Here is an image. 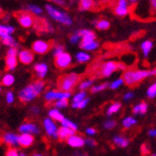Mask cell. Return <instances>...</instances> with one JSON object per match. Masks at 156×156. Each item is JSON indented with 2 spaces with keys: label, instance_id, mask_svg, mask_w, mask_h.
Here are the masks:
<instances>
[{
  "label": "cell",
  "instance_id": "obj_7",
  "mask_svg": "<svg viewBox=\"0 0 156 156\" xmlns=\"http://www.w3.org/2000/svg\"><path fill=\"white\" fill-rule=\"evenodd\" d=\"M51 46V42H47L44 40H37L32 45V50L38 54H44L50 51Z\"/></svg>",
  "mask_w": 156,
  "mask_h": 156
},
{
  "label": "cell",
  "instance_id": "obj_12",
  "mask_svg": "<svg viewBox=\"0 0 156 156\" xmlns=\"http://www.w3.org/2000/svg\"><path fill=\"white\" fill-rule=\"evenodd\" d=\"M43 124H44V127H45V130L47 132V134L51 136H53V137H58L57 136V127H56V124L53 122V121L51 119H45L44 122H43Z\"/></svg>",
  "mask_w": 156,
  "mask_h": 156
},
{
  "label": "cell",
  "instance_id": "obj_61",
  "mask_svg": "<svg viewBox=\"0 0 156 156\" xmlns=\"http://www.w3.org/2000/svg\"><path fill=\"white\" fill-rule=\"evenodd\" d=\"M151 156H156V153H152V154H151Z\"/></svg>",
  "mask_w": 156,
  "mask_h": 156
},
{
  "label": "cell",
  "instance_id": "obj_23",
  "mask_svg": "<svg viewBox=\"0 0 156 156\" xmlns=\"http://www.w3.org/2000/svg\"><path fill=\"white\" fill-rule=\"evenodd\" d=\"M17 66V58L14 57V56H8L7 55V58H6V68L9 71L11 70L15 69Z\"/></svg>",
  "mask_w": 156,
  "mask_h": 156
},
{
  "label": "cell",
  "instance_id": "obj_3",
  "mask_svg": "<svg viewBox=\"0 0 156 156\" xmlns=\"http://www.w3.org/2000/svg\"><path fill=\"white\" fill-rule=\"evenodd\" d=\"M80 80V75L77 73H70L59 78L58 80V88L64 92H70L75 85Z\"/></svg>",
  "mask_w": 156,
  "mask_h": 156
},
{
  "label": "cell",
  "instance_id": "obj_62",
  "mask_svg": "<svg viewBox=\"0 0 156 156\" xmlns=\"http://www.w3.org/2000/svg\"><path fill=\"white\" fill-rule=\"evenodd\" d=\"M0 91H1V88H0Z\"/></svg>",
  "mask_w": 156,
  "mask_h": 156
},
{
  "label": "cell",
  "instance_id": "obj_24",
  "mask_svg": "<svg viewBox=\"0 0 156 156\" xmlns=\"http://www.w3.org/2000/svg\"><path fill=\"white\" fill-rule=\"evenodd\" d=\"M49 116L52 120L57 121V122H62L65 119L64 115L62 114V113L58 109H56V108H52V109H51L49 111Z\"/></svg>",
  "mask_w": 156,
  "mask_h": 156
},
{
  "label": "cell",
  "instance_id": "obj_48",
  "mask_svg": "<svg viewBox=\"0 0 156 156\" xmlns=\"http://www.w3.org/2000/svg\"><path fill=\"white\" fill-rule=\"evenodd\" d=\"M17 53H18V51H17L16 48H10L8 51V56H14V57H16Z\"/></svg>",
  "mask_w": 156,
  "mask_h": 156
},
{
  "label": "cell",
  "instance_id": "obj_34",
  "mask_svg": "<svg viewBox=\"0 0 156 156\" xmlns=\"http://www.w3.org/2000/svg\"><path fill=\"white\" fill-rule=\"evenodd\" d=\"M147 95L149 98L152 99L156 96V82H154L153 84H151V86L148 88L147 90Z\"/></svg>",
  "mask_w": 156,
  "mask_h": 156
},
{
  "label": "cell",
  "instance_id": "obj_30",
  "mask_svg": "<svg viewBox=\"0 0 156 156\" xmlns=\"http://www.w3.org/2000/svg\"><path fill=\"white\" fill-rule=\"evenodd\" d=\"M136 123V120L134 117H126L122 120V125L124 128H130Z\"/></svg>",
  "mask_w": 156,
  "mask_h": 156
},
{
  "label": "cell",
  "instance_id": "obj_56",
  "mask_svg": "<svg viewBox=\"0 0 156 156\" xmlns=\"http://www.w3.org/2000/svg\"><path fill=\"white\" fill-rule=\"evenodd\" d=\"M150 75L151 76H156V67L151 69V70H150Z\"/></svg>",
  "mask_w": 156,
  "mask_h": 156
},
{
  "label": "cell",
  "instance_id": "obj_5",
  "mask_svg": "<svg viewBox=\"0 0 156 156\" xmlns=\"http://www.w3.org/2000/svg\"><path fill=\"white\" fill-rule=\"evenodd\" d=\"M15 16L18 20V22L20 23V24L23 27L25 28H29L31 27L34 23H35V18L32 14H30L29 12L26 11H22V12H16Z\"/></svg>",
  "mask_w": 156,
  "mask_h": 156
},
{
  "label": "cell",
  "instance_id": "obj_35",
  "mask_svg": "<svg viewBox=\"0 0 156 156\" xmlns=\"http://www.w3.org/2000/svg\"><path fill=\"white\" fill-rule=\"evenodd\" d=\"M108 86V83H102V84H99V85H96V86H94L92 87L91 89V92L93 94H95V93H98V92H101L103 90H105L107 87Z\"/></svg>",
  "mask_w": 156,
  "mask_h": 156
},
{
  "label": "cell",
  "instance_id": "obj_26",
  "mask_svg": "<svg viewBox=\"0 0 156 156\" xmlns=\"http://www.w3.org/2000/svg\"><path fill=\"white\" fill-rule=\"evenodd\" d=\"M76 59H77V61L79 62V63H86V62H88L90 59H91V56L88 54V53H86V52H84V51H80V52H79V53H77V55H76Z\"/></svg>",
  "mask_w": 156,
  "mask_h": 156
},
{
  "label": "cell",
  "instance_id": "obj_1",
  "mask_svg": "<svg viewBox=\"0 0 156 156\" xmlns=\"http://www.w3.org/2000/svg\"><path fill=\"white\" fill-rule=\"evenodd\" d=\"M45 87V83L42 80H36L30 85L26 86L19 93L20 100L23 103H27L35 99Z\"/></svg>",
  "mask_w": 156,
  "mask_h": 156
},
{
  "label": "cell",
  "instance_id": "obj_59",
  "mask_svg": "<svg viewBox=\"0 0 156 156\" xmlns=\"http://www.w3.org/2000/svg\"><path fill=\"white\" fill-rule=\"evenodd\" d=\"M34 156H42V155H41V154H38V153H35Z\"/></svg>",
  "mask_w": 156,
  "mask_h": 156
},
{
  "label": "cell",
  "instance_id": "obj_22",
  "mask_svg": "<svg viewBox=\"0 0 156 156\" xmlns=\"http://www.w3.org/2000/svg\"><path fill=\"white\" fill-rule=\"evenodd\" d=\"M113 142H114L115 145L122 147V148H125L129 145V140L121 136H116L113 137Z\"/></svg>",
  "mask_w": 156,
  "mask_h": 156
},
{
  "label": "cell",
  "instance_id": "obj_52",
  "mask_svg": "<svg viewBox=\"0 0 156 156\" xmlns=\"http://www.w3.org/2000/svg\"><path fill=\"white\" fill-rule=\"evenodd\" d=\"M95 133H96V131L94 128H87L86 129V134L89 135V136H94Z\"/></svg>",
  "mask_w": 156,
  "mask_h": 156
},
{
  "label": "cell",
  "instance_id": "obj_38",
  "mask_svg": "<svg viewBox=\"0 0 156 156\" xmlns=\"http://www.w3.org/2000/svg\"><path fill=\"white\" fill-rule=\"evenodd\" d=\"M122 83H123V80H122V78L117 79L116 80H114L112 83L109 84V88L112 89V90H115V89L119 88V87L121 86V85H122Z\"/></svg>",
  "mask_w": 156,
  "mask_h": 156
},
{
  "label": "cell",
  "instance_id": "obj_50",
  "mask_svg": "<svg viewBox=\"0 0 156 156\" xmlns=\"http://www.w3.org/2000/svg\"><path fill=\"white\" fill-rule=\"evenodd\" d=\"M134 97V94L133 93H131V92H129V93H126L124 95H123V100L124 101H129V100H131V99Z\"/></svg>",
  "mask_w": 156,
  "mask_h": 156
},
{
  "label": "cell",
  "instance_id": "obj_53",
  "mask_svg": "<svg viewBox=\"0 0 156 156\" xmlns=\"http://www.w3.org/2000/svg\"><path fill=\"white\" fill-rule=\"evenodd\" d=\"M149 136H152V137H156V128L151 129V130L149 131Z\"/></svg>",
  "mask_w": 156,
  "mask_h": 156
},
{
  "label": "cell",
  "instance_id": "obj_49",
  "mask_svg": "<svg viewBox=\"0 0 156 156\" xmlns=\"http://www.w3.org/2000/svg\"><path fill=\"white\" fill-rule=\"evenodd\" d=\"M85 144H87L90 147H95L96 146V142L94 139L92 138H88V139H85Z\"/></svg>",
  "mask_w": 156,
  "mask_h": 156
},
{
  "label": "cell",
  "instance_id": "obj_14",
  "mask_svg": "<svg viewBox=\"0 0 156 156\" xmlns=\"http://www.w3.org/2000/svg\"><path fill=\"white\" fill-rule=\"evenodd\" d=\"M19 60L23 65H29L34 61V54L30 51L23 50L19 53Z\"/></svg>",
  "mask_w": 156,
  "mask_h": 156
},
{
  "label": "cell",
  "instance_id": "obj_45",
  "mask_svg": "<svg viewBox=\"0 0 156 156\" xmlns=\"http://www.w3.org/2000/svg\"><path fill=\"white\" fill-rule=\"evenodd\" d=\"M64 52V47L63 46H57V47H55L54 48V50H53V54H54V56L56 57V56H58V55H60L61 53H63Z\"/></svg>",
  "mask_w": 156,
  "mask_h": 156
},
{
  "label": "cell",
  "instance_id": "obj_40",
  "mask_svg": "<svg viewBox=\"0 0 156 156\" xmlns=\"http://www.w3.org/2000/svg\"><path fill=\"white\" fill-rule=\"evenodd\" d=\"M116 125V122L115 121H113V120H107L105 122H104V127L106 129H112V128H114Z\"/></svg>",
  "mask_w": 156,
  "mask_h": 156
},
{
  "label": "cell",
  "instance_id": "obj_2",
  "mask_svg": "<svg viewBox=\"0 0 156 156\" xmlns=\"http://www.w3.org/2000/svg\"><path fill=\"white\" fill-rule=\"evenodd\" d=\"M150 70H139V69H128L124 71L122 74V80L123 82L128 85V86H133V85L140 82L144 79L150 77Z\"/></svg>",
  "mask_w": 156,
  "mask_h": 156
},
{
  "label": "cell",
  "instance_id": "obj_60",
  "mask_svg": "<svg viewBox=\"0 0 156 156\" xmlns=\"http://www.w3.org/2000/svg\"><path fill=\"white\" fill-rule=\"evenodd\" d=\"M20 156H26L25 154H23V153H22V154H20Z\"/></svg>",
  "mask_w": 156,
  "mask_h": 156
},
{
  "label": "cell",
  "instance_id": "obj_25",
  "mask_svg": "<svg viewBox=\"0 0 156 156\" xmlns=\"http://www.w3.org/2000/svg\"><path fill=\"white\" fill-rule=\"evenodd\" d=\"M94 7V2L92 0H82L80 2V10H89Z\"/></svg>",
  "mask_w": 156,
  "mask_h": 156
},
{
  "label": "cell",
  "instance_id": "obj_21",
  "mask_svg": "<svg viewBox=\"0 0 156 156\" xmlns=\"http://www.w3.org/2000/svg\"><path fill=\"white\" fill-rule=\"evenodd\" d=\"M14 32V27L10 25H0V37H5L8 36H10Z\"/></svg>",
  "mask_w": 156,
  "mask_h": 156
},
{
  "label": "cell",
  "instance_id": "obj_17",
  "mask_svg": "<svg viewBox=\"0 0 156 156\" xmlns=\"http://www.w3.org/2000/svg\"><path fill=\"white\" fill-rule=\"evenodd\" d=\"M73 135H75V131H73L71 129H68V128L64 127V126L60 127V128L58 129V131H57V136L62 140L67 139L69 136H71Z\"/></svg>",
  "mask_w": 156,
  "mask_h": 156
},
{
  "label": "cell",
  "instance_id": "obj_55",
  "mask_svg": "<svg viewBox=\"0 0 156 156\" xmlns=\"http://www.w3.org/2000/svg\"><path fill=\"white\" fill-rule=\"evenodd\" d=\"M151 8L154 10H156V0H151Z\"/></svg>",
  "mask_w": 156,
  "mask_h": 156
},
{
  "label": "cell",
  "instance_id": "obj_37",
  "mask_svg": "<svg viewBox=\"0 0 156 156\" xmlns=\"http://www.w3.org/2000/svg\"><path fill=\"white\" fill-rule=\"evenodd\" d=\"M88 102H89V99L86 98V99H84V100H82V101H80L79 103H73L72 108H84L85 107L87 106Z\"/></svg>",
  "mask_w": 156,
  "mask_h": 156
},
{
  "label": "cell",
  "instance_id": "obj_36",
  "mask_svg": "<svg viewBox=\"0 0 156 156\" xmlns=\"http://www.w3.org/2000/svg\"><path fill=\"white\" fill-rule=\"evenodd\" d=\"M27 9L31 11L32 13H34L35 15H39V14L42 13V9L38 6H36V5H28Z\"/></svg>",
  "mask_w": 156,
  "mask_h": 156
},
{
  "label": "cell",
  "instance_id": "obj_54",
  "mask_svg": "<svg viewBox=\"0 0 156 156\" xmlns=\"http://www.w3.org/2000/svg\"><path fill=\"white\" fill-rule=\"evenodd\" d=\"M126 68V66H124L123 64L122 63H118V69H121V70H125Z\"/></svg>",
  "mask_w": 156,
  "mask_h": 156
},
{
  "label": "cell",
  "instance_id": "obj_19",
  "mask_svg": "<svg viewBox=\"0 0 156 156\" xmlns=\"http://www.w3.org/2000/svg\"><path fill=\"white\" fill-rule=\"evenodd\" d=\"M4 141L10 145V146H16L18 145V136L15 135V134H12V133H7L4 135V137H3Z\"/></svg>",
  "mask_w": 156,
  "mask_h": 156
},
{
  "label": "cell",
  "instance_id": "obj_8",
  "mask_svg": "<svg viewBox=\"0 0 156 156\" xmlns=\"http://www.w3.org/2000/svg\"><path fill=\"white\" fill-rule=\"evenodd\" d=\"M79 34L81 36V41H80V48L82 49L84 46H86L92 42L95 41V34L88 29H82L78 31Z\"/></svg>",
  "mask_w": 156,
  "mask_h": 156
},
{
  "label": "cell",
  "instance_id": "obj_16",
  "mask_svg": "<svg viewBox=\"0 0 156 156\" xmlns=\"http://www.w3.org/2000/svg\"><path fill=\"white\" fill-rule=\"evenodd\" d=\"M34 142V137L32 135L28 134H22L21 136H18V145H21L22 147H29Z\"/></svg>",
  "mask_w": 156,
  "mask_h": 156
},
{
  "label": "cell",
  "instance_id": "obj_4",
  "mask_svg": "<svg viewBox=\"0 0 156 156\" xmlns=\"http://www.w3.org/2000/svg\"><path fill=\"white\" fill-rule=\"evenodd\" d=\"M46 9H47L48 13L50 14V16L51 18H53L55 21H57L65 25L72 24V19L64 11H61L57 9H55L54 7H52L51 5H46Z\"/></svg>",
  "mask_w": 156,
  "mask_h": 156
},
{
  "label": "cell",
  "instance_id": "obj_46",
  "mask_svg": "<svg viewBox=\"0 0 156 156\" xmlns=\"http://www.w3.org/2000/svg\"><path fill=\"white\" fill-rule=\"evenodd\" d=\"M6 156H20V154L18 153V151L15 149H9L7 151Z\"/></svg>",
  "mask_w": 156,
  "mask_h": 156
},
{
  "label": "cell",
  "instance_id": "obj_18",
  "mask_svg": "<svg viewBox=\"0 0 156 156\" xmlns=\"http://www.w3.org/2000/svg\"><path fill=\"white\" fill-rule=\"evenodd\" d=\"M35 70L37 72V77L40 79H43L48 72V66L46 64H43V63L37 64L35 66Z\"/></svg>",
  "mask_w": 156,
  "mask_h": 156
},
{
  "label": "cell",
  "instance_id": "obj_27",
  "mask_svg": "<svg viewBox=\"0 0 156 156\" xmlns=\"http://www.w3.org/2000/svg\"><path fill=\"white\" fill-rule=\"evenodd\" d=\"M2 43L5 44L6 46H9L10 48H15L16 46V40L14 39L11 36H8L5 37H2Z\"/></svg>",
  "mask_w": 156,
  "mask_h": 156
},
{
  "label": "cell",
  "instance_id": "obj_47",
  "mask_svg": "<svg viewBox=\"0 0 156 156\" xmlns=\"http://www.w3.org/2000/svg\"><path fill=\"white\" fill-rule=\"evenodd\" d=\"M6 99H7V102L11 104L13 101H14V95L11 92H8L7 94H6Z\"/></svg>",
  "mask_w": 156,
  "mask_h": 156
},
{
  "label": "cell",
  "instance_id": "obj_39",
  "mask_svg": "<svg viewBox=\"0 0 156 156\" xmlns=\"http://www.w3.org/2000/svg\"><path fill=\"white\" fill-rule=\"evenodd\" d=\"M93 84V80H84L82 81L80 84V89L82 91V90H86L88 89L91 85Z\"/></svg>",
  "mask_w": 156,
  "mask_h": 156
},
{
  "label": "cell",
  "instance_id": "obj_28",
  "mask_svg": "<svg viewBox=\"0 0 156 156\" xmlns=\"http://www.w3.org/2000/svg\"><path fill=\"white\" fill-rule=\"evenodd\" d=\"M94 24H95V26L98 30H107L110 26L109 22L107 20H100V21L94 23Z\"/></svg>",
  "mask_w": 156,
  "mask_h": 156
},
{
  "label": "cell",
  "instance_id": "obj_13",
  "mask_svg": "<svg viewBox=\"0 0 156 156\" xmlns=\"http://www.w3.org/2000/svg\"><path fill=\"white\" fill-rule=\"evenodd\" d=\"M19 131L22 133V134H28V135H31V134H38L39 133V129L38 127L32 123V122H25V123H23L20 128H19Z\"/></svg>",
  "mask_w": 156,
  "mask_h": 156
},
{
  "label": "cell",
  "instance_id": "obj_15",
  "mask_svg": "<svg viewBox=\"0 0 156 156\" xmlns=\"http://www.w3.org/2000/svg\"><path fill=\"white\" fill-rule=\"evenodd\" d=\"M67 144L73 148H80L85 144V140L78 135H73L67 138Z\"/></svg>",
  "mask_w": 156,
  "mask_h": 156
},
{
  "label": "cell",
  "instance_id": "obj_33",
  "mask_svg": "<svg viewBox=\"0 0 156 156\" xmlns=\"http://www.w3.org/2000/svg\"><path fill=\"white\" fill-rule=\"evenodd\" d=\"M86 94H87L86 92H84V91H81V92L78 93L73 97V103H79V102L84 100V99H86Z\"/></svg>",
  "mask_w": 156,
  "mask_h": 156
},
{
  "label": "cell",
  "instance_id": "obj_11",
  "mask_svg": "<svg viewBox=\"0 0 156 156\" xmlns=\"http://www.w3.org/2000/svg\"><path fill=\"white\" fill-rule=\"evenodd\" d=\"M118 70V63L108 61L101 66V74L103 77H109L112 73Z\"/></svg>",
  "mask_w": 156,
  "mask_h": 156
},
{
  "label": "cell",
  "instance_id": "obj_51",
  "mask_svg": "<svg viewBox=\"0 0 156 156\" xmlns=\"http://www.w3.org/2000/svg\"><path fill=\"white\" fill-rule=\"evenodd\" d=\"M133 113H134L135 115H138L139 113H140V106H139V104L136 105V106L133 108Z\"/></svg>",
  "mask_w": 156,
  "mask_h": 156
},
{
  "label": "cell",
  "instance_id": "obj_6",
  "mask_svg": "<svg viewBox=\"0 0 156 156\" xmlns=\"http://www.w3.org/2000/svg\"><path fill=\"white\" fill-rule=\"evenodd\" d=\"M71 62H72L71 55L66 53V52H63L60 55L56 56V57H55V61H54L56 67H58L60 69L66 68L67 66H70Z\"/></svg>",
  "mask_w": 156,
  "mask_h": 156
},
{
  "label": "cell",
  "instance_id": "obj_41",
  "mask_svg": "<svg viewBox=\"0 0 156 156\" xmlns=\"http://www.w3.org/2000/svg\"><path fill=\"white\" fill-rule=\"evenodd\" d=\"M67 105H68L67 99H62V100H58L55 103L56 108H64L67 107Z\"/></svg>",
  "mask_w": 156,
  "mask_h": 156
},
{
  "label": "cell",
  "instance_id": "obj_31",
  "mask_svg": "<svg viewBox=\"0 0 156 156\" xmlns=\"http://www.w3.org/2000/svg\"><path fill=\"white\" fill-rule=\"evenodd\" d=\"M14 80H15V79H14V77L12 75L7 74L3 77L1 83H2V85H4V86H11V85L14 83Z\"/></svg>",
  "mask_w": 156,
  "mask_h": 156
},
{
  "label": "cell",
  "instance_id": "obj_57",
  "mask_svg": "<svg viewBox=\"0 0 156 156\" xmlns=\"http://www.w3.org/2000/svg\"><path fill=\"white\" fill-rule=\"evenodd\" d=\"M32 111H33V112H35V113H38V111H39V109H38L37 108H36V107H34V108H32Z\"/></svg>",
  "mask_w": 156,
  "mask_h": 156
},
{
  "label": "cell",
  "instance_id": "obj_58",
  "mask_svg": "<svg viewBox=\"0 0 156 156\" xmlns=\"http://www.w3.org/2000/svg\"><path fill=\"white\" fill-rule=\"evenodd\" d=\"M55 3H57V4H60V5H65L66 2L65 1H54Z\"/></svg>",
  "mask_w": 156,
  "mask_h": 156
},
{
  "label": "cell",
  "instance_id": "obj_44",
  "mask_svg": "<svg viewBox=\"0 0 156 156\" xmlns=\"http://www.w3.org/2000/svg\"><path fill=\"white\" fill-rule=\"evenodd\" d=\"M139 106H140V113H139V115H144L145 113L147 112V110H148V105L145 102H141L139 104Z\"/></svg>",
  "mask_w": 156,
  "mask_h": 156
},
{
  "label": "cell",
  "instance_id": "obj_43",
  "mask_svg": "<svg viewBox=\"0 0 156 156\" xmlns=\"http://www.w3.org/2000/svg\"><path fill=\"white\" fill-rule=\"evenodd\" d=\"M97 48H98V43L94 41V42H92V43H90V44H88L86 46H84L82 49L86 50V51H94V50H95Z\"/></svg>",
  "mask_w": 156,
  "mask_h": 156
},
{
  "label": "cell",
  "instance_id": "obj_20",
  "mask_svg": "<svg viewBox=\"0 0 156 156\" xmlns=\"http://www.w3.org/2000/svg\"><path fill=\"white\" fill-rule=\"evenodd\" d=\"M152 41L151 40H145L142 42V44H141V50H142V53L144 55V57H148L151 49H152Z\"/></svg>",
  "mask_w": 156,
  "mask_h": 156
},
{
  "label": "cell",
  "instance_id": "obj_42",
  "mask_svg": "<svg viewBox=\"0 0 156 156\" xmlns=\"http://www.w3.org/2000/svg\"><path fill=\"white\" fill-rule=\"evenodd\" d=\"M80 40H81V36L79 34V32H77L76 34H74L73 36H71V37H70V42H71L72 44H76Z\"/></svg>",
  "mask_w": 156,
  "mask_h": 156
},
{
  "label": "cell",
  "instance_id": "obj_9",
  "mask_svg": "<svg viewBox=\"0 0 156 156\" xmlns=\"http://www.w3.org/2000/svg\"><path fill=\"white\" fill-rule=\"evenodd\" d=\"M71 96L70 92H56V91H50L46 93L45 99L47 101H54V100H62V99H68Z\"/></svg>",
  "mask_w": 156,
  "mask_h": 156
},
{
  "label": "cell",
  "instance_id": "obj_10",
  "mask_svg": "<svg viewBox=\"0 0 156 156\" xmlns=\"http://www.w3.org/2000/svg\"><path fill=\"white\" fill-rule=\"evenodd\" d=\"M129 1L126 0H120L114 7V12L117 16L123 17L129 13Z\"/></svg>",
  "mask_w": 156,
  "mask_h": 156
},
{
  "label": "cell",
  "instance_id": "obj_29",
  "mask_svg": "<svg viewBox=\"0 0 156 156\" xmlns=\"http://www.w3.org/2000/svg\"><path fill=\"white\" fill-rule=\"evenodd\" d=\"M121 108H122V105L120 103H114V104L110 105L107 110V115L111 116L112 114H114V113H117L121 109Z\"/></svg>",
  "mask_w": 156,
  "mask_h": 156
},
{
  "label": "cell",
  "instance_id": "obj_32",
  "mask_svg": "<svg viewBox=\"0 0 156 156\" xmlns=\"http://www.w3.org/2000/svg\"><path fill=\"white\" fill-rule=\"evenodd\" d=\"M61 123H62V125H63L64 127H66V128L71 129V130H73V131H76V130L78 129V125H77L76 123L72 122L71 121H69V120H67V119H66V118L61 122Z\"/></svg>",
  "mask_w": 156,
  "mask_h": 156
}]
</instances>
